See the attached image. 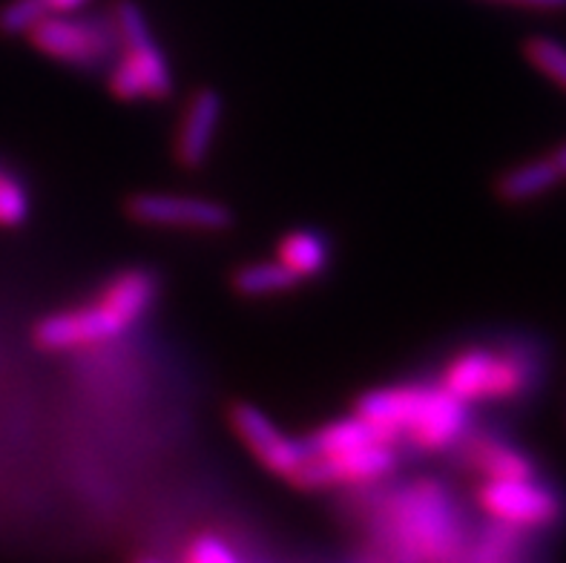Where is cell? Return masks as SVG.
Returning <instances> with one entry per match:
<instances>
[{
	"instance_id": "obj_1",
	"label": "cell",
	"mask_w": 566,
	"mask_h": 563,
	"mask_svg": "<svg viewBox=\"0 0 566 563\" xmlns=\"http://www.w3.org/2000/svg\"><path fill=\"white\" fill-rule=\"evenodd\" d=\"M354 411L380 435L382 442L400 449L409 442L423 455L458 446L467 437L469 403L443 385H386L357 399Z\"/></svg>"
},
{
	"instance_id": "obj_4",
	"label": "cell",
	"mask_w": 566,
	"mask_h": 563,
	"mask_svg": "<svg viewBox=\"0 0 566 563\" xmlns=\"http://www.w3.org/2000/svg\"><path fill=\"white\" fill-rule=\"evenodd\" d=\"M118 32L115 64L107 75V90L124 104L136 101H170L176 93L170 61L153 38L150 21L136 0H118L113 7Z\"/></svg>"
},
{
	"instance_id": "obj_13",
	"label": "cell",
	"mask_w": 566,
	"mask_h": 563,
	"mask_svg": "<svg viewBox=\"0 0 566 563\" xmlns=\"http://www.w3.org/2000/svg\"><path fill=\"white\" fill-rule=\"evenodd\" d=\"M560 181H564V176H560L553 156L530 158V161H521V165L497 176L495 196L503 205H530V201L544 199L546 192H553Z\"/></svg>"
},
{
	"instance_id": "obj_20",
	"label": "cell",
	"mask_w": 566,
	"mask_h": 563,
	"mask_svg": "<svg viewBox=\"0 0 566 563\" xmlns=\"http://www.w3.org/2000/svg\"><path fill=\"white\" fill-rule=\"evenodd\" d=\"M29 210H32V199H29L27 185L0 165V228L12 230L27 225Z\"/></svg>"
},
{
	"instance_id": "obj_17",
	"label": "cell",
	"mask_w": 566,
	"mask_h": 563,
	"mask_svg": "<svg viewBox=\"0 0 566 563\" xmlns=\"http://www.w3.org/2000/svg\"><path fill=\"white\" fill-rule=\"evenodd\" d=\"M368 442L382 440L357 411L343 417V420L325 423V426H319L305 437V446L311 449V455H334V451L359 449V446H368Z\"/></svg>"
},
{
	"instance_id": "obj_21",
	"label": "cell",
	"mask_w": 566,
	"mask_h": 563,
	"mask_svg": "<svg viewBox=\"0 0 566 563\" xmlns=\"http://www.w3.org/2000/svg\"><path fill=\"white\" fill-rule=\"evenodd\" d=\"M181 561L187 563H237L239 552L230 546V541H224L222 535H213V532H201L187 541V546L181 550Z\"/></svg>"
},
{
	"instance_id": "obj_11",
	"label": "cell",
	"mask_w": 566,
	"mask_h": 563,
	"mask_svg": "<svg viewBox=\"0 0 566 563\" xmlns=\"http://www.w3.org/2000/svg\"><path fill=\"white\" fill-rule=\"evenodd\" d=\"M224 118V98L213 86H201L187 98L172 133V161L181 170H201L210 161Z\"/></svg>"
},
{
	"instance_id": "obj_14",
	"label": "cell",
	"mask_w": 566,
	"mask_h": 563,
	"mask_svg": "<svg viewBox=\"0 0 566 563\" xmlns=\"http://www.w3.org/2000/svg\"><path fill=\"white\" fill-rule=\"evenodd\" d=\"M276 259H280L300 282L323 277L331 264L328 236L308 228L291 230V233L282 236L280 244H276Z\"/></svg>"
},
{
	"instance_id": "obj_9",
	"label": "cell",
	"mask_w": 566,
	"mask_h": 563,
	"mask_svg": "<svg viewBox=\"0 0 566 563\" xmlns=\"http://www.w3.org/2000/svg\"><path fill=\"white\" fill-rule=\"evenodd\" d=\"M397 469V449L388 442H368L359 449L311 455L308 463L294 475L291 486L300 492H328V489H366L380 483Z\"/></svg>"
},
{
	"instance_id": "obj_16",
	"label": "cell",
	"mask_w": 566,
	"mask_h": 563,
	"mask_svg": "<svg viewBox=\"0 0 566 563\" xmlns=\"http://www.w3.org/2000/svg\"><path fill=\"white\" fill-rule=\"evenodd\" d=\"M93 0H7L0 7V35L27 38L29 29L50 14L81 12Z\"/></svg>"
},
{
	"instance_id": "obj_3",
	"label": "cell",
	"mask_w": 566,
	"mask_h": 563,
	"mask_svg": "<svg viewBox=\"0 0 566 563\" xmlns=\"http://www.w3.org/2000/svg\"><path fill=\"white\" fill-rule=\"evenodd\" d=\"M158 300V279L147 268H124L104 282L93 302L43 316L32 329V343L50 354L98 348L127 334Z\"/></svg>"
},
{
	"instance_id": "obj_15",
	"label": "cell",
	"mask_w": 566,
	"mask_h": 563,
	"mask_svg": "<svg viewBox=\"0 0 566 563\" xmlns=\"http://www.w3.org/2000/svg\"><path fill=\"white\" fill-rule=\"evenodd\" d=\"M302 282L287 271L280 259H259V262L239 264L230 273V288L244 296V300H268V296H282V293L296 291Z\"/></svg>"
},
{
	"instance_id": "obj_23",
	"label": "cell",
	"mask_w": 566,
	"mask_h": 563,
	"mask_svg": "<svg viewBox=\"0 0 566 563\" xmlns=\"http://www.w3.org/2000/svg\"><path fill=\"white\" fill-rule=\"evenodd\" d=\"M549 156H553V161H555V165H558L560 176H564V181H566V142L560 144V147H555V150L549 153Z\"/></svg>"
},
{
	"instance_id": "obj_6",
	"label": "cell",
	"mask_w": 566,
	"mask_h": 563,
	"mask_svg": "<svg viewBox=\"0 0 566 563\" xmlns=\"http://www.w3.org/2000/svg\"><path fill=\"white\" fill-rule=\"evenodd\" d=\"M29 43L41 55L52 58L55 64L72 70H98L109 64V58L118 50V32H115L113 14L104 18H78L72 14H50L29 29Z\"/></svg>"
},
{
	"instance_id": "obj_22",
	"label": "cell",
	"mask_w": 566,
	"mask_h": 563,
	"mask_svg": "<svg viewBox=\"0 0 566 563\" xmlns=\"http://www.w3.org/2000/svg\"><path fill=\"white\" fill-rule=\"evenodd\" d=\"M483 3H503L530 12H566V0H483Z\"/></svg>"
},
{
	"instance_id": "obj_8",
	"label": "cell",
	"mask_w": 566,
	"mask_h": 563,
	"mask_svg": "<svg viewBox=\"0 0 566 563\" xmlns=\"http://www.w3.org/2000/svg\"><path fill=\"white\" fill-rule=\"evenodd\" d=\"M474 500L489 521L526 529V532L549 529L564 518V500L538 478L483 480Z\"/></svg>"
},
{
	"instance_id": "obj_18",
	"label": "cell",
	"mask_w": 566,
	"mask_h": 563,
	"mask_svg": "<svg viewBox=\"0 0 566 563\" xmlns=\"http://www.w3.org/2000/svg\"><path fill=\"white\" fill-rule=\"evenodd\" d=\"M526 535H530L526 529L492 521V529L483 532V538L474 543L472 550H467V557H478V561H515V557L526 555Z\"/></svg>"
},
{
	"instance_id": "obj_7",
	"label": "cell",
	"mask_w": 566,
	"mask_h": 563,
	"mask_svg": "<svg viewBox=\"0 0 566 563\" xmlns=\"http://www.w3.org/2000/svg\"><path fill=\"white\" fill-rule=\"evenodd\" d=\"M124 213L142 228L224 233L237 225V213L224 201L193 192H136L124 201Z\"/></svg>"
},
{
	"instance_id": "obj_19",
	"label": "cell",
	"mask_w": 566,
	"mask_h": 563,
	"mask_svg": "<svg viewBox=\"0 0 566 563\" xmlns=\"http://www.w3.org/2000/svg\"><path fill=\"white\" fill-rule=\"evenodd\" d=\"M524 58L530 61L544 79L553 81L558 90L566 93V46L555 38L532 35L524 41Z\"/></svg>"
},
{
	"instance_id": "obj_5",
	"label": "cell",
	"mask_w": 566,
	"mask_h": 563,
	"mask_svg": "<svg viewBox=\"0 0 566 563\" xmlns=\"http://www.w3.org/2000/svg\"><path fill=\"white\" fill-rule=\"evenodd\" d=\"M538 379V368L521 351L467 348L454 354L440 372V385L454 397L474 403H510L524 397Z\"/></svg>"
},
{
	"instance_id": "obj_2",
	"label": "cell",
	"mask_w": 566,
	"mask_h": 563,
	"mask_svg": "<svg viewBox=\"0 0 566 563\" xmlns=\"http://www.w3.org/2000/svg\"><path fill=\"white\" fill-rule=\"evenodd\" d=\"M371 535L386 543V555L409 561L467 557L469 541L452 498L438 480H415L377 503Z\"/></svg>"
},
{
	"instance_id": "obj_10",
	"label": "cell",
	"mask_w": 566,
	"mask_h": 563,
	"mask_svg": "<svg viewBox=\"0 0 566 563\" xmlns=\"http://www.w3.org/2000/svg\"><path fill=\"white\" fill-rule=\"evenodd\" d=\"M228 420L239 442L251 451L253 460L262 469L271 471L273 478H282L291 483L296 471L308 463L311 449L305 446V440H296L287 431H282L280 423L268 417L253 403H244V399L233 403L228 411Z\"/></svg>"
},
{
	"instance_id": "obj_12",
	"label": "cell",
	"mask_w": 566,
	"mask_h": 563,
	"mask_svg": "<svg viewBox=\"0 0 566 563\" xmlns=\"http://www.w3.org/2000/svg\"><path fill=\"white\" fill-rule=\"evenodd\" d=\"M467 463L474 475L483 480H515V478H538V466L526 451L515 449L497 437H472L467 440Z\"/></svg>"
}]
</instances>
